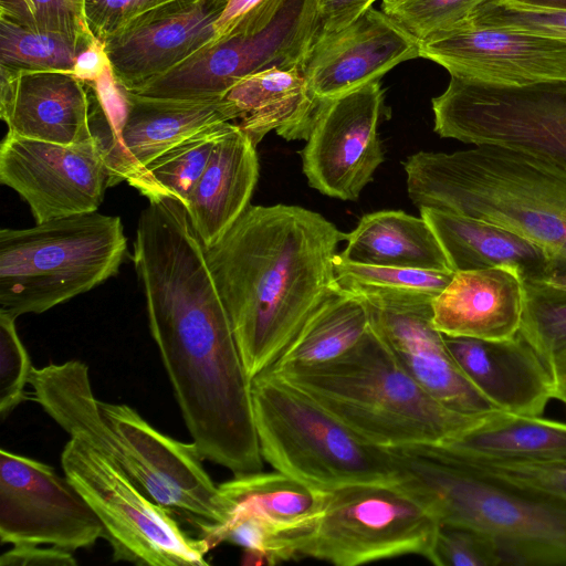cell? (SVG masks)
Instances as JSON below:
<instances>
[{
	"label": "cell",
	"instance_id": "cell-32",
	"mask_svg": "<svg viewBox=\"0 0 566 566\" xmlns=\"http://www.w3.org/2000/svg\"><path fill=\"white\" fill-rule=\"evenodd\" d=\"M231 122L205 127L149 161L126 182L150 199L174 198L187 205L219 138Z\"/></svg>",
	"mask_w": 566,
	"mask_h": 566
},
{
	"label": "cell",
	"instance_id": "cell-16",
	"mask_svg": "<svg viewBox=\"0 0 566 566\" xmlns=\"http://www.w3.org/2000/svg\"><path fill=\"white\" fill-rule=\"evenodd\" d=\"M0 181L28 202L36 223L97 211L109 174L96 143L62 145L7 133Z\"/></svg>",
	"mask_w": 566,
	"mask_h": 566
},
{
	"label": "cell",
	"instance_id": "cell-34",
	"mask_svg": "<svg viewBox=\"0 0 566 566\" xmlns=\"http://www.w3.org/2000/svg\"><path fill=\"white\" fill-rule=\"evenodd\" d=\"M337 283L340 287H368L391 291L424 293L437 296L454 275L450 270H431L387 266L334 261Z\"/></svg>",
	"mask_w": 566,
	"mask_h": 566
},
{
	"label": "cell",
	"instance_id": "cell-10",
	"mask_svg": "<svg viewBox=\"0 0 566 566\" xmlns=\"http://www.w3.org/2000/svg\"><path fill=\"white\" fill-rule=\"evenodd\" d=\"M432 111L440 137L522 151L566 169V80L516 86L451 76Z\"/></svg>",
	"mask_w": 566,
	"mask_h": 566
},
{
	"label": "cell",
	"instance_id": "cell-36",
	"mask_svg": "<svg viewBox=\"0 0 566 566\" xmlns=\"http://www.w3.org/2000/svg\"><path fill=\"white\" fill-rule=\"evenodd\" d=\"M450 449L482 472L566 503V458L549 461L496 460Z\"/></svg>",
	"mask_w": 566,
	"mask_h": 566
},
{
	"label": "cell",
	"instance_id": "cell-45",
	"mask_svg": "<svg viewBox=\"0 0 566 566\" xmlns=\"http://www.w3.org/2000/svg\"><path fill=\"white\" fill-rule=\"evenodd\" d=\"M111 65L105 42L94 36L80 52L71 74L84 83L95 82Z\"/></svg>",
	"mask_w": 566,
	"mask_h": 566
},
{
	"label": "cell",
	"instance_id": "cell-30",
	"mask_svg": "<svg viewBox=\"0 0 566 566\" xmlns=\"http://www.w3.org/2000/svg\"><path fill=\"white\" fill-rule=\"evenodd\" d=\"M369 328L370 316L364 301L339 286L312 314L270 369L335 359L355 346Z\"/></svg>",
	"mask_w": 566,
	"mask_h": 566
},
{
	"label": "cell",
	"instance_id": "cell-8",
	"mask_svg": "<svg viewBox=\"0 0 566 566\" xmlns=\"http://www.w3.org/2000/svg\"><path fill=\"white\" fill-rule=\"evenodd\" d=\"M263 460L318 490L357 483H397L387 448L356 434L307 394L264 371L251 380Z\"/></svg>",
	"mask_w": 566,
	"mask_h": 566
},
{
	"label": "cell",
	"instance_id": "cell-33",
	"mask_svg": "<svg viewBox=\"0 0 566 566\" xmlns=\"http://www.w3.org/2000/svg\"><path fill=\"white\" fill-rule=\"evenodd\" d=\"M93 38L33 30L0 18V69L71 73L77 55Z\"/></svg>",
	"mask_w": 566,
	"mask_h": 566
},
{
	"label": "cell",
	"instance_id": "cell-35",
	"mask_svg": "<svg viewBox=\"0 0 566 566\" xmlns=\"http://www.w3.org/2000/svg\"><path fill=\"white\" fill-rule=\"evenodd\" d=\"M490 0H382L380 8L419 41L467 20Z\"/></svg>",
	"mask_w": 566,
	"mask_h": 566
},
{
	"label": "cell",
	"instance_id": "cell-42",
	"mask_svg": "<svg viewBox=\"0 0 566 566\" xmlns=\"http://www.w3.org/2000/svg\"><path fill=\"white\" fill-rule=\"evenodd\" d=\"M289 0H216L219 17L214 43L262 31L279 15ZM211 44V45H212Z\"/></svg>",
	"mask_w": 566,
	"mask_h": 566
},
{
	"label": "cell",
	"instance_id": "cell-4",
	"mask_svg": "<svg viewBox=\"0 0 566 566\" xmlns=\"http://www.w3.org/2000/svg\"><path fill=\"white\" fill-rule=\"evenodd\" d=\"M408 196L438 209L511 229L543 248L566 284V169L528 154L478 145L418 151L402 163Z\"/></svg>",
	"mask_w": 566,
	"mask_h": 566
},
{
	"label": "cell",
	"instance_id": "cell-7",
	"mask_svg": "<svg viewBox=\"0 0 566 566\" xmlns=\"http://www.w3.org/2000/svg\"><path fill=\"white\" fill-rule=\"evenodd\" d=\"M127 250L119 217L97 211L0 231V311L41 314L114 276Z\"/></svg>",
	"mask_w": 566,
	"mask_h": 566
},
{
	"label": "cell",
	"instance_id": "cell-6",
	"mask_svg": "<svg viewBox=\"0 0 566 566\" xmlns=\"http://www.w3.org/2000/svg\"><path fill=\"white\" fill-rule=\"evenodd\" d=\"M266 371L297 387L360 438L382 448L444 444L483 418L454 411L437 400L371 325L335 359Z\"/></svg>",
	"mask_w": 566,
	"mask_h": 566
},
{
	"label": "cell",
	"instance_id": "cell-9",
	"mask_svg": "<svg viewBox=\"0 0 566 566\" xmlns=\"http://www.w3.org/2000/svg\"><path fill=\"white\" fill-rule=\"evenodd\" d=\"M64 475L102 522L114 562L139 566H207L210 543L181 527L113 461L71 438L61 453Z\"/></svg>",
	"mask_w": 566,
	"mask_h": 566
},
{
	"label": "cell",
	"instance_id": "cell-44",
	"mask_svg": "<svg viewBox=\"0 0 566 566\" xmlns=\"http://www.w3.org/2000/svg\"><path fill=\"white\" fill-rule=\"evenodd\" d=\"M1 566H75L74 552L48 545H12L0 556Z\"/></svg>",
	"mask_w": 566,
	"mask_h": 566
},
{
	"label": "cell",
	"instance_id": "cell-28",
	"mask_svg": "<svg viewBox=\"0 0 566 566\" xmlns=\"http://www.w3.org/2000/svg\"><path fill=\"white\" fill-rule=\"evenodd\" d=\"M219 490L226 523L252 516L287 531L313 530L326 493L280 471L233 475Z\"/></svg>",
	"mask_w": 566,
	"mask_h": 566
},
{
	"label": "cell",
	"instance_id": "cell-15",
	"mask_svg": "<svg viewBox=\"0 0 566 566\" xmlns=\"http://www.w3.org/2000/svg\"><path fill=\"white\" fill-rule=\"evenodd\" d=\"M366 304L371 327L408 373L448 408L474 417L496 409L461 371L432 325L434 296L405 291L347 287Z\"/></svg>",
	"mask_w": 566,
	"mask_h": 566
},
{
	"label": "cell",
	"instance_id": "cell-2",
	"mask_svg": "<svg viewBox=\"0 0 566 566\" xmlns=\"http://www.w3.org/2000/svg\"><path fill=\"white\" fill-rule=\"evenodd\" d=\"M346 233L298 206H249L210 248L208 265L250 379L270 369L339 285Z\"/></svg>",
	"mask_w": 566,
	"mask_h": 566
},
{
	"label": "cell",
	"instance_id": "cell-11",
	"mask_svg": "<svg viewBox=\"0 0 566 566\" xmlns=\"http://www.w3.org/2000/svg\"><path fill=\"white\" fill-rule=\"evenodd\" d=\"M436 517L397 483H357L326 491L322 514L300 549L337 566L403 555L428 558Z\"/></svg>",
	"mask_w": 566,
	"mask_h": 566
},
{
	"label": "cell",
	"instance_id": "cell-27",
	"mask_svg": "<svg viewBox=\"0 0 566 566\" xmlns=\"http://www.w3.org/2000/svg\"><path fill=\"white\" fill-rule=\"evenodd\" d=\"M345 240L347 244L337 256L346 262L452 271L436 234L421 216L401 210L367 213L346 233Z\"/></svg>",
	"mask_w": 566,
	"mask_h": 566
},
{
	"label": "cell",
	"instance_id": "cell-1",
	"mask_svg": "<svg viewBox=\"0 0 566 566\" xmlns=\"http://www.w3.org/2000/svg\"><path fill=\"white\" fill-rule=\"evenodd\" d=\"M133 261L151 336L201 458L233 475L261 471L251 379L189 218L142 226Z\"/></svg>",
	"mask_w": 566,
	"mask_h": 566
},
{
	"label": "cell",
	"instance_id": "cell-24",
	"mask_svg": "<svg viewBox=\"0 0 566 566\" xmlns=\"http://www.w3.org/2000/svg\"><path fill=\"white\" fill-rule=\"evenodd\" d=\"M442 247L452 271L506 266L523 282L556 281L546 251L526 237L484 220L438 209L420 208Z\"/></svg>",
	"mask_w": 566,
	"mask_h": 566
},
{
	"label": "cell",
	"instance_id": "cell-3",
	"mask_svg": "<svg viewBox=\"0 0 566 566\" xmlns=\"http://www.w3.org/2000/svg\"><path fill=\"white\" fill-rule=\"evenodd\" d=\"M32 397L71 437L113 461L148 497L209 542L227 522L217 485L191 443L147 422L134 408L98 400L88 367L81 360L32 367Z\"/></svg>",
	"mask_w": 566,
	"mask_h": 566
},
{
	"label": "cell",
	"instance_id": "cell-20",
	"mask_svg": "<svg viewBox=\"0 0 566 566\" xmlns=\"http://www.w3.org/2000/svg\"><path fill=\"white\" fill-rule=\"evenodd\" d=\"M126 92L128 107L124 122L116 132L97 139L109 187L127 181L154 158L198 130L235 120L224 97L174 99Z\"/></svg>",
	"mask_w": 566,
	"mask_h": 566
},
{
	"label": "cell",
	"instance_id": "cell-26",
	"mask_svg": "<svg viewBox=\"0 0 566 566\" xmlns=\"http://www.w3.org/2000/svg\"><path fill=\"white\" fill-rule=\"evenodd\" d=\"M223 97L254 146L272 130L286 140L307 139L321 103L311 92L302 66L255 72Z\"/></svg>",
	"mask_w": 566,
	"mask_h": 566
},
{
	"label": "cell",
	"instance_id": "cell-18",
	"mask_svg": "<svg viewBox=\"0 0 566 566\" xmlns=\"http://www.w3.org/2000/svg\"><path fill=\"white\" fill-rule=\"evenodd\" d=\"M418 56L420 41L370 7L347 27L316 40L303 72L313 95L323 101L377 81Z\"/></svg>",
	"mask_w": 566,
	"mask_h": 566
},
{
	"label": "cell",
	"instance_id": "cell-22",
	"mask_svg": "<svg viewBox=\"0 0 566 566\" xmlns=\"http://www.w3.org/2000/svg\"><path fill=\"white\" fill-rule=\"evenodd\" d=\"M443 337L461 371L496 409L542 416L554 399L548 371L520 334L503 340Z\"/></svg>",
	"mask_w": 566,
	"mask_h": 566
},
{
	"label": "cell",
	"instance_id": "cell-5",
	"mask_svg": "<svg viewBox=\"0 0 566 566\" xmlns=\"http://www.w3.org/2000/svg\"><path fill=\"white\" fill-rule=\"evenodd\" d=\"M387 449L397 484L439 524L489 536L502 566H566V503L482 472L446 444Z\"/></svg>",
	"mask_w": 566,
	"mask_h": 566
},
{
	"label": "cell",
	"instance_id": "cell-38",
	"mask_svg": "<svg viewBox=\"0 0 566 566\" xmlns=\"http://www.w3.org/2000/svg\"><path fill=\"white\" fill-rule=\"evenodd\" d=\"M437 566H502L497 545L470 527L440 524L427 558Z\"/></svg>",
	"mask_w": 566,
	"mask_h": 566
},
{
	"label": "cell",
	"instance_id": "cell-39",
	"mask_svg": "<svg viewBox=\"0 0 566 566\" xmlns=\"http://www.w3.org/2000/svg\"><path fill=\"white\" fill-rule=\"evenodd\" d=\"M17 317L0 311V416L7 418L27 399L32 370L28 350L15 327Z\"/></svg>",
	"mask_w": 566,
	"mask_h": 566
},
{
	"label": "cell",
	"instance_id": "cell-14",
	"mask_svg": "<svg viewBox=\"0 0 566 566\" xmlns=\"http://www.w3.org/2000/svg\"><path fill=\"white\" fill-rule=\"evenodd\" d=\"M384 115L379 80L321 101L301 150L308 185L332 198L357 200L385 160L378 135Z\"/></svg>",
	"mask_w": 566,
	"mask_h": 566
},
{
	"label": "cell",
	"instance_id": "cell-41",
	"mask_svg": "<svg viewBox=\"0 0 566 566\" xmlns=\"http://www.w3.org/2000/svg\"><path fill=\"white\" fill-rule=\"evenodd\" d=\"M181 0H85V21L105 41L138 20Z\"/></svg>",
	"mask_w": 566,
	"mask_h": 566
},
{
	"label": "cell",
	"instance_id": "cell-25",
	"mask_svg": "<svg viewBox=\"0 0 566 566\" xmlns=\"http://www.w3.org/2000/svg\"><path fill=\"white\" fill-rule=\"evenodd\" d=\"M255 147L232 123L212 150L186 205L190 222L206 248L213 245L250 206L259 178Z\"/></svg>",
	"mask_w": 566,
	"mask_h": 566
},
{
	"label": "cell",
	"instance_id": "cell-43",
	"mask_svg": "<svg viewBox=\"0 0 566 566\" xmlns=\"http://www.w3.org/2000/svg\"><path fill=\"white\" fill-rule=\"evenodd\" d=\"M315 9V40L347 27L377 0H312ZM314 44V43H313Z\"/></svg>",
	"mask_w": 566,
	"mask_h": 566
},
{
	"label": "cell",
	"instance_id": "cell-46",
	"mask_svg": "<svg viewBox=\"0 0 566 566\" xmlns=\"http://www.w3.org/2000/svg\"><path fill=\"white\" fill-rule=\"evenodd\" d=\"M520 9L566 12V0H500Z\"/></svg>",
	"mask_w": 566,
	"mask_h": 566
},
{
	"label": "cell",
	"instance_id": "cell-17",
	"mask_svg": "<svg viewBox=\"0 0 566 566\" xmlns=\"http://www.w3.org/2000/svg\"><path fill=\"white\" fill-rule=\"evenodd\" d=\"M420 56L450 76L497 85L566 80V41L464 20L420 41Z\"/></svg>",
	"mask_w": 566,
	"mask_h": 566
},
{
	"label": "cell",
	"instance_id": "cell-37",
	"mask_svg": "<svg viewBox=\"0 0 566 566\" xmlns=\"http://www.w3.org/2000/svg\"><path fill=\"white\" fill-rule=\"evenodd\" d=\"M85 0H0V18L39 31L91 38L84 15Z\"/></svg>",
	"mask_w": 566,
	"mask_h": 566
},
{
	"label": "cell",
	"instance_id": "cell-31",
	"mask_svg": "<svg viewBox=\"0 0 566 566\" xmlns=\"http://www.w3.org/2000/svg\"><path fill=\"white\" fill-rule=\"evenodd\" d=\"M523 283L518 334L548 371L554 399L566 405V284L556 281Z\"/></svg>",
	"mask_w": 566,
	"mask_h": 566
},
{
	"label": "cell",
	"instance_id": "cell-19",
	"mask_svg": "<svg viewBox=\"0 0 566 566\" xmlns=\"http://www.w3.org/2000/svg\"><path fill=\"white\" fill-rule=\"evenodd\" d=\"M218 17L216 0H181L105 40L116 80L133 92L210 46Z\"/></svg>",
	"mask_w": 566,
	"mask_h": 566
},
{
	"label": "cell",
	"instance_id": "cell-29",
	"mask_svg": "<svg viewBox=\"0 0 566 566\" xmlns=\"http://www.w3.org/2000/svg\"><path fill=\"white\" fill-rule=\"evenodd\" d=\"M444 444L486 459L559 460L566 458V422L497 410Z\"/></svg>",
	"mask_w": 566,
	"mask_h": 566
},
{
	"label": "cell",
	"instance_id": "cell-40",
	"mask_svg": "<svg viewBox=\"0 0 566 566\" xmlns=\"http://www.w3.org/2000/svg\"><path fill=\"white\" fill-rule=\"evenodd\" d=\"M473 24L542 34L566 41V12L537 11L510 7L490 0L467 19Z\"/></svg>",
	"mask_w": 566,
	"mask_h": 566
},
{
	"label": "cell",
	"instance_id": "cell-21",
	"mask_svg": "<svg viewBox=\"0 0 566 566\" xmlns=\"http://www.w3.org/2000/svg\"><path fill=\"white\" fill-rule=\"evenodd\" d=\"M0 74V117L8 133L62 145L96 143L87 83L66 72Z\"/></svg>",
	"mask_w": 566,
	"mask_h": 566
},
{
	"label": "cell",
	"instance_id": "cell-12",
	"mask_svg": "<svg viewBox=\"0 0 566 566\" xmlns=\"http://www.w3.org/2000/svg\"><path fill=\"white\" fill-rule=\"evenodd\" d=\"M315 33L313 1L289 0L262 31L214 43L132 93L174 99L220 98L255 72L273 66L303 67Z\"/></svg>",
	"mask_w": 566,
	"mask_h": 566
},
{
	"label": "cell",
	"instance_id": "cell-23",
	"mask_svg": "<svg viewBox=\"0 0 566 566\" xmlns=\"http://www.w3.org/2000/svg\"><path fill=\"white\" fill-rule=\"evenodd\" d=\"M524 283L506 266L454 272L432 300V325L441 334L503 340L518 334Z\"/></svg>",
	"mask_w": 566,
	"mask_h": 566
},
{
	"label": "cell",
	"instance_id": "cell-13",
	"mask_svg": "<svg viewBox=\"0 0 566 566\" xmlns=\"http://www.w3.org/2000/svg\"><path fill=\"white\" fill-rule=\"evenodd\" d=\"M106 541L105 528L69 479L38 460L0 450V539L71 552Z\"/></svg>",
	"mask_w": 566,
	"mask_h": 566
}]
</instances>
